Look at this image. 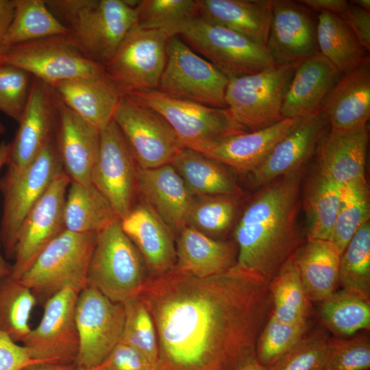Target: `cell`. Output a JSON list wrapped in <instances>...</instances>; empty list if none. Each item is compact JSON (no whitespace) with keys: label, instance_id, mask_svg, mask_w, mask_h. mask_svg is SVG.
<instances>
[{"label":"cell","instance_id":"1","mask_svg":"<svg viewBox=\"0 0 370 370\" xmlns=\"http://www.w3.org/2000/svg\"><path fill=\"white\" fill-rule=\"evenodd\" d=\"M268 284L236 265L206 278L174 269L148 278L138 297L156 328V370H236L256 358L272 312Z\"/></svg>","mask_w":370,"mask_h":370},{"label":"cell","instance_id":"2","mask_svg":"<svg viewBox=\"0 0 370 370\" xmlns=\"http://www.w3.org/2000/svg\"><path fill=\"white\" fill-rule=\"evenodd\" d=\"M306 168L262 186L235 228L236 265L268 284L303 245L298 217Z\"/></svg>","mask_w":370,"mask_h":370},{"label":"cell","instance_id":"3","mask_svg":"<svg viewBox=\"0 0 370 370\" xmlns=\"http://www.w3.org/2000/svg\"><path fill=\"white\" fill-rule=\"evenodd\" d=\"M64 21L70 42L88 59L105 65L136 23L137 1L49 0Z\"/></svg>","mask_w":370,"mask_h":370},{"label":"cell","instance_id":"4","mask_svg":"<svg viewBox=\"0 0 370 370\" xmlns=\"http://www.w3.org/2000/svg\"><path fill=\"white\" fill-rule=\"evenodd\" d=\"M162 29L170 37L180 36L229 79L254 74L275 64L265 46L199 16Z\"/></svg>","mask_w":370,"mask_h":370},{"label":"cell","instance_id":"5","mask_svg":"<svg viewBox=\"0 0 370 370\" xmlns=\"http://www.w3.org/2000/svg\"><path fill=\"white\" fill-rule=\"evenodd\" d=\"M144 260L116 220L97 233L87 284L110 300L123 304L138 297L147 280Z\"/></svg>","mask_w":370,"mask_h":370},{"label":"cell","instance_id":"6","mask_svg":"<svg viewBox=\"0 0 370 370\" xmlns=\"http://www.w3.org/2000/svg\"><path fill=\"white\" fill-rule=\"evenodd\" d=\"M151 108L171 125L183 147L204 153L218 141L246 132L227 108H214L157 89L129 93Z\"/></svg>","mask_w":370,"mask_h":370},{"label":"cell","instance_id":"7","mask_svg":"<svg viewBox=\"0 0 370 370\" xmlns=\"http://www.w3.org/2000/svg\"><path fill=\"white\" fill-rule=\"evenodd\" d=\"M301 62L274 64L258 73L229 79L225 100L235 121L247 132L282 121L284 99Z\"/></svg>","mask_w":370,"mask_h":370},{"label":"cell","instance_id":"8","mask_svg":"<svg viewBox=\"0 0 370 370\" xmlns=\"http://www.w3.org/2000/svg\"><path fill=\"white\" fill-rule=\"evenodd\" d=\"M97 235L64 230L40 252L21 282L35 295L47 299L67 287L80 291L88 285V268Z\"/></svg>","mask_w":370,"mask_h":370},{"label":"cell","instance_id":"9","mask_svg":"<svg viewBox=\"0 0 370 370\" xmlns=\"http://www.w3.org/2000/svg\"><path fill=\"white\" fill-rule=\"evenodd\" d=\"M63 172L54 138L23 171L5 173L0 178L3 195L0 238L6 259H14L17 235L25 217Z\"/></svg>","mask_w":370,"mask_h":370},{"label":"cell","instance_id":"10","mask_svg":"<svg viewBox=\"0 0 370 370\" xmlns=\"http://www.w3.org/2000/svg\"><path fill=\"white\" fill-rule=\"evenodd\" d=\"M169 38L163 29H145L135 24L103 65L105 76L123 95L157 89Z\"/></svg>","mask_w":370,"mask_h":370},{"label":"cell","instance_id":"11","mask_svg":"<svg viewBox=\"0 0 370 370\" xmlns=\"http://www.w3.org/2000/svg\"><path fill=\"white\" fill-rule=\"evenodd\" d=\"M0 64L21 69L51 86L76 79L104 76V67L84 56L67 36H57L12 46Z\"/></svg>","mask_w":370,"mask_h":370},{"label":"cell","instance_id":"12","mask_svg":"<svg viewBox=\"0 0 370 370\" xmlns=\"http://www.w3.org/2000/svg\"><path fill=\"white\" fill-rule=\"evenodd\" d=\"M112 120L129 145L138 169L170 164L183 148L165 119L130 94L121 97Z\"/></svg>","mask_w":370,"mask_h":370},{"label":"cell","instance_id":"13","mask_svg":"<svg viewBox=\"0 0 370 370\" xmlns=\"http://www.w3.org/2000/svg\"><path fill=\"white\" fill-rule=\"evenodd\" d=\"M229 78L176 36L169 38L166 62L157 90L201 104L225 108Z\"/></svg>","mask_w":370,"mask_h":370},{"label":"cell","instance_id":"14","mask_svg":"<svg viewBox=\"0 0 370 370\" xmlns=\"http://www.w3.org/2000/svg\"><path fill=\"white\" fill-rule=\"evenodd\" d=\"M75 318L79 338L75 365L91 369L119 343L125 321L124 305L87 285L78 294Z\"/></svg>","mask_w":370,"mask_h":370},{"label":"cell","instance_id":"15","mask_svg":"<svg viewBox=\"0 0 370 370\" xmlns=\"http://www.w3.org/2000/svg\"><path fill=\"white\" fill-rule=\"evenodd\" d=\"M137 170L129 145L112 120L101 130L99 155L91 182L108 200L120 220L134 207Z\"/></svg>","mask_w":370,"mask_h":370},{"label":"cell","instance_id":"16","mask_svg":"<svg viewBox=\"0 0 370 370\" xmlns=\"http://www.w3.org/2000/svg\"><path fill=\"white\" fill-rule=\"evenodd\" d=\"M79 293L67 287L47 299L40 321L22 343L35 360L75 364L79 338L75 310Z\"/></svg>","mask_w":370,"mask_h":370},{"label":"cell","instance_id":"17","mask_svg":"<svg viewBox=\"0 0 370 370\" xmlns=\"http://www.w3.org/2000/svg\"><path fill=\"white\" fill-rule=\"evenodd\" d=\"M71 180L62 173L28 212L18 231L10 275L20 280L40 252L65 229L64 207Z\"/></svg>","mask_w":370,"mask_h":370},{"label":"cell","instance_id":"18","mask_svg":"<svg viewBox=\"0 0 370 370\" xmlns=\"http://www.w3.org/2000/svg\"><path fill=\"white\" fill-rule=\"evenodd\" d=\"M58 123L56 95L49 84L34 78L27 103L10 143L5 173L28 166L54 138Z\"/></svg>","mask_w":370,"mask_h":370},{"label":"cell","instance_id":"19","mask_svg":"<svg viewBox=\"0 0 370 370\" xmlns=\"http://www.w3.org/2000/svg\"><path fill=\"white\" fill-rule=\"evenodd\" d=\"M316 23L299 1L273 0L266 47L276 64L301 62L318 53Z\"/></svg>","mask_w":370,"mask_h":370},{"label":"cell","instance_id":"20","mask_svg":"<svg viewBox=\"0 0 370 370\" xmlns=\"http://www.w3.org/2000/svg\"><path fill=\"white\" fill-rule=\"evenodd\" d=\"M56 102L55 143L64 171L71 182L92 184V172L100 147L101 130L77 114L57 95Z\"/></svg>","mask_w":370,"mask_h":370},{"label":"cell","instance_id":"21","mask_svg":"<svg viewBox=\"0 0 370 370\" xmlns=\"http://www.w3.org/2000/svg\"><path fill=\"white\" fill-rule=\"evenodd\" d=\"M330 128L322 111L301 119L293 130L275 146L263 163L250 174L252 185L262 186L305 166L317 153Z\"/></svg>","mask_w":370,"mask_h":370},{"label":"cell","instance_id":"22","mask_svg":"<svg viewBox=\"0 0 370 370\" xmlns=\"http://www.w3.org/2000/svg\"><path fill=\"white\" fill-rule=\"evenodd\" d=\"M121 226L141 255L151 276L172 270L176 264L173 232L145 201L134 206Z\"/></svg>","mask_w":370,"mask_h":370},{"label":"cell","instance_id":"23","mask_svg":"<svg viewBox=\"0 0 370 370\" xmlns=\"http://www.w3.org/2000/svg\"><path fill=\"white\" fill-rule=\"evenodd\" d=\"M341 77L338 69L319 52L302 61L286 90L283 119H304L321 111Z\"/></svg>","mask_w":370,"mask_h":370},{"label":"cell","instance_id":"24","mask_svg":"<svg viewBox=\"0 0 370 370\" xmlns=\"http://www.w3.org/2000/svg\"><path fill=\"white\" fill-rule=\"evenodd\" d=\"M301 120L284 119L262 130L227 136L212 145L203 154L239 175L251 174Z\"/></svg>","mask_w":370,"mask_h":370},{"label":"cell","instance_id":"25","mask_svg":"<svg viewBox=\"0 0 370 370\" xmlns=\"http://www.w3.org/2000/svg\"><path fill=\"white\" fill-rule=\"evenodd\" d=\"M137 189L173 234L186 227L195 196L171 164L138 168Z\"/></svg>","mask_w":370,"mask_h":370},{"label":"cell","instance_id":"26","mask_svg":"<svg viewBox=\"0 0 370 370\" xmlns=\"http://www.w3.org/2000/svg\"><path fill=\"white\" fill-rule=\"evenodd\" d=\"M368 143V125L330 128L317 151L319 171L340 186L365 179Z\"/></svg>","mask_w":370,"mask_h":370},{"label":"cell","instance_id":"27","mask_svg":"<svg viewBox=\"0 0 370 370\" xmlns=\"http://www.w3.org/2000/svg\"><path fill=\"white\" fill-rule=\"evenodd\" d=\"M199 16L265 46L272 18L273 0H197Z\"/></svg>","mask_w":370,"mask_h":370},{"label":"cell","instance_id":"28","mask_svg":"<svg viewBox=\"0 0 370 370\" xmlns=\"http://www.w3.org/2000/svg\"><path fill=\"white\" fill-rule=\"evenodd\" d=\"M330 129L346 130L367 125L370 116V59L343 75L321 110Z\"/></svg>","mask_w":370,"mask_h":370},{"label":"cell","instance_id":"29","mask_svg":"<svg viewBox=\"0 0 370 370\" xmlns=\"http://www.w3.org/2000/svg\"><path fill=\"white\" fill-rule=\"evenodd\" d=\"M175 247L173 269L197 278L224 272L237 261L235 242L216 240L186 226L177 234Z\"/></svg>","mask_w":370,"mask_h":370},{"label":"cell","instance_id":"30","mask_svg":"<svg viewBox=\"0 0 370 370\" xmlns=\"http://www.w3.org/2000/svg\"><path fill=\"white\" fill-rule=\"evenodd\" d=\"M51 86L65 105L99 130L112 120L123 95L105 75L60 82Z\"/></svg>","mask_w":370,"mask_h":370},{"label":"cell","instance_id":"31","mask_svg":"<svg viewBox=\"0 0 370 370\" xmlns=\"http://www.w3.org/2000/svg\"><path fill=\"white\" fill-rule=\"evenodd\" d=\"M341 254L329 240L308 239L295 255L310 301H323L336 291Z\"/></svg>","mask_w":370,"mask_h":370},{"label":"cell","instance_id":"32","mask_svg":"<svg viewBox=\"0 0 370 370\" xmlns=\"http://www.w3.org/2000/svg\"><path fill=\"white\" fill-rule=\"evenodd\" d=\"M170 164L195 196L227 195L239 197L242 190L226 166L198 151L183 147Z\"/></svg>","mask_w":370,"mask_h":370},{"label":"cell","instance_id":"33","mask_svg":"<svg viewBox=\"0 0 370 370\" xmlns=\"http://www.w3.org/2000/svg\"><path fill=\"white\" fill-rule=\"evenodd\" d=\"M119 219L110 203L92 184L71 182L64 207L66 230L97 234Z\"/></svg>","mask_w":370,"mask_h":370},{"label":"cell","instance_id":"34","mask_svg":"<svg viewBox=\"0 0 370 370\" xmlns=\"http://www.w3.org/2000/svg\"><path fill=\"white\" fill-rule=\"evenodd\" d=\"M318 51L343 75L358 67L367 51L342 19L334 13L319 12L316 23Z\"/></svg>","mask_w":370,"mask_h":370},{"label":"cell","instance_id":"35","mask_svg":"<svg viewBox=\"0 0 370 370\" xmlns=\"http://www.w3.org/2000/svg\"><path fill=\"white\" fill-rule=\"evenodd\" d=\"M341 199V186L319 169L305 182L301 202L306 214L308 239L330 240Z\"/></svg>","mask_w":370,"mask_h":370},{"label":"cell","instance_id":"36","mask_svg":"<svg viewBox=\"0 0 370 370\" xmlns=\"http://www.w3.org/2000/svg\"><path fill=\"white\" fill-rule=\"evenodd\" d=\"M14 1V14L4 39L3 53L16 45L69 34V28L51 12L46 1Z\"/></svg>","mask_w":370,"mask_h":370},{"label":"cell","instance_id":"37","mask_svg":"<svg viewBox=\"0 0 370 370\" xmlns=\"http://www.w3.org/2000/svg\"><path fill=\"white\" fill-rule=\"evenodd\" d=\"M295 255L268 284L272 299L271 313L280 321L289 323L308 322L310 308Z\"/></svg>","mask_w":370,"mask_h":370},{"label":"cell","instance_id":"38","mask_svg":"<svg viewBox=\"0 0 370 370\" xmlns=\"http://www.w3.org/2000/svg\"><path fill=\"white\" fill-rule=\"evenodd\" d=\"M36 303L35 294L20 280L10 275L0 278V331L23 343L31 330L29 319Z\"/></svg>","mask_w":370,"mask_h":370},{"label":"cell","instance_id":"39","mask_svg":"<svg viewBox=\"0 0 370 370\" xmlns=\"http://www.w3.org/2000/svg\"><path fill=\"white\" fill-rule=\"evenodd\" d=\"M369 191L366 179L341 186L340 205L329 240L341 255L357 230L369 221Z\"/></svg>","mask_w":370,"mask_h":370},{"label":"cell","instance_id":"40","mask_svg":"<svg viewBox=\"0 0 370 370\" xmlns=\"http://www.w3.org/2000/svg\"><path fill=\"white\" fill-rule=\"evenodd\" d=\"M321 319L328 330L348 336L370 328V302L345 289L322 301Z\"/></svg>","mask_w":370,"mask_h":370},{"label":"cell","instance_id":"41","mask_svg":"<svg viewBox=\"0 0 370 370\" xmlns=\"http://www.w3.org/2000/svg\"><path fill=\"white\" fill-rule=\"evenodd\" d=\"M338 284L343 289L370 300V223L355 233L341 256Z\"/></svg>","mask_w":370,"mask_h":370},{"label":"cell","instance_id":"42","mask_svg":"<svg viewBox=\"0 0 370 370\" xmlns=\"http://www.w3.org/2000/svg\"><path fill=\"white\" fill-rule=\"evenodd\" d=\"M238 198L227 195L195 197L186 226L212 238L224 234L235 219Z\"/></svg>","mask_w":370,"mask_h":370},{"label":"cell","instance_id":"43","mask_svg":"<svg viewBox=\"0 0 370 370\" xmlns=\"http://www.w3.org/2000/svg\"><path fill=\"white\" fill-rule=\"evenodd\" d=\"M125 321L119 343L141 352L156 368L158 345L155 325L146 306L139 297L123 303Z\"/></svg>","mask_w":370,"mask_h":370},{"label":"cell","instance_id":"44","mask_svg":"<svg viewBox=\"0 0 370 370\" xmlns=\"http://www.w3.org/2000/svg\"><path fill=\"white\" fill-rule=\"evenodd\" d=\"M308 322L289 323L272 313L261 330L256 345V358L266 367L275 363L305 334Z\"/></svg>","mask_w":370,"mask_h":370},{"label":"cell","instance_id":"45","mask_svg":"<svg viewBox=\"0 0 370 370\" xmlns=\"http://www.w3.org/2000/svg\"><path fill=\"white\" fill-rule=\"evenodd\" d=\"M330 338L323 330L305 334L268 370H325Z\"/></svg>","mask_w":370,"mask_h":370},{"label":"cell","instance_id":"46","mask_svg":"<svg viewBox=\"0 0 370 370\" xmlns=\"http://www.w3.org/2000/svg\"><path fill=\"white\" fill-rule=\"evenodd\" d=\"M135 9L136 24L145 29H162L199 16L197 0H141Z\"/></svg>","mask_w":370,"mask_h":370},{"label":"cell","instance_id":"47","mask_svg":"<svg viewBox=\"0 0 370 370\" xmlns=\"http://www.w3.org/2000/svg\"><path fill=\"white\" fill-rule=\"evenodd\" d=\"M30 76L17 67L0 64V111L18 123L27 103Z\"/></svg>","mask_w":370,"mask_h":370},{"label":"cell","instance_id":"48","mask_svg":"<svg viewBox=\"0 0 370 370\" xmlns=\"http://www.w3.org/2000/svg\"><path fill=\"white\" fill-rule=\"evenodd\" d=\"M370 341L367 334L351 338H330L325 370H369Z\"/></svg>","mask_w":370,"mask_h":370},{"label":"cell","instance_id":"49","mask_svg":"<svg viewBox=\"0 0 370 370\" xmlns=\"http://www.w3.org/2000/svg\"><path fill=\"white\" fill-rule=\"evenodd\" d=\"M90 370H156V368L138 350L119 343L98 365Z\"/></svg>","mask_w":370,"mask_h":370},{"label":"cell","instance_id":"50","mask_svg":"<svg viewBox=\"0 0 370 370\" xmlns=\"http://www.w3.org/2000/svg\"><path fill=\"white\" fill-rule=\"evenodd\" d=\"M36 362L40 361L32 357L27 347L0 331V370H21Z\"/></svg>","mask_w":370,"mask_h":370},{"label":"cell","instance_id":"51","mask_svg":"<svg viewBox=\"0 0 370 370\" xmlns=\"http://www.w3.org/2000/svg\"><path fill=\"white\" fill-rule=\"evenodd\" d=\"M352 30L361 45L370 51V12L349 2L347 10L339 15Z\"/></svg>","mask_w":370,"mask_h":370},{"label":"cell","instance_id":"52","mask_svg":"<svg viewBox=\"0 0 370 370\" xmlns=\"http://www.w3.org/2000/svg\"><path fill=\"white\" fill-rule=\"evenodd\" d=\"M308 8L321 12H330L340 15L349 6V1L345 0H303L298 1Z\"/></svg>","mask_w":370,"mask_h":370},{"label":"cell","instance_id":"53","mask_svg":"<svg viewBox=\"0 0 370 370\" xmlns=\"http://www.w3.org/2000/svg\"><path fill=\"white\" fill-rule=\"evenodd\" d=\"M14 10V0H0V56L3 51L4 39L13 17Z\"/></svg>","mask_w":370,"mask_h":370},{"label":"cell","instance_id":"54","mask_svg":"<svg viewBox=\"0 0 370 370\" xmlns=\"http://www.w3.org/2000/svg\"><path fill=\"white\" fill-rule=\"evenodd\" d=\"M21 370H76L75 364L40 362L30 364Z\"/></svg>","mask_w":370,"mask_h":370},{"label":"cell","instance_id":"55","mask_svg":"<svg viewBox=\"0 0 370 370\" xmlns=\"http://www.w3.org/2000/svg\"><path fill=\"white\" fill-rule=\"evenodd\" d=\"M1 242L0 238V278L10 275L12 273V265L10 264L6 260V258L3 256L1 252Z\"/></svg>","mask_w":370,"mask_h":370},{"label":"cell","instance_id":"56","mask_svg":"<svg viewBox=\"0 0 370 370\" xmlns=\"http://www.w3.org/2000/svg\"><path fill=\"white\" fill-rule=\"evenodd\" d=\"M236 370H268V368L260 365L254 358L246 361Z\"/></svg>","mask_w":370,"mask_h":370},{"label":"cell","instance_id":"57","mask_svg":"<svg viewBox=\"0 0 370 370\" xmlns=\"http://www.w3.org/2000/svg\"><path fill=\"white\" fill-rule=\"evenodd\" d=\"M10 150V143L3 141L0 143V171L5 165Z\"/></svg>","mask_w":370,"mask_h":370},{"label":"cell","instance_id":"58","mask_svg":"<svg viewBox=\"0 0 370 370\" xmlns=\"http://www.w3.org/2000/svg\"><path fill=\"white\" fill-rule=\"evenodd\" d=\"M350 3L357 5L362 9L370 12V1L369 0H354L349 1Z\"/></svg>","mask_w":370,"mask_h":370},{"label":"cell","instance_id":"59","mask_svg":"<svg viewBox=\"0 0 370 370\" xmlns=\"http://www.w3.org/2000/svg\"><path fill=\"white\" fill-rule=\"evenodd\" d=\"M5 132V127L3 123L0 121V135L3 134Z\"/></svg>","mask_w":370,"mask_h":370},{"label":"cell","instance_id":"60","mask_svg":"<svg viewBox=\"0 0 370 370\" xmlns=\"http://www.w3.org/2000/svg\"><path fill=\"white\" fill-rule=\"evenodd\" d=\"M76 370H90V369H84V368H82V367H79L76 366Z\"/></svg>","mask_w":370,"mask_h":370}]
</instances>
